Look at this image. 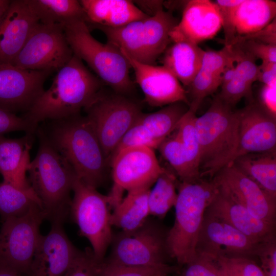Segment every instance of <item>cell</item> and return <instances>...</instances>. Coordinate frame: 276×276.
<instances>
[{
  "label": "cell",
  "mask_w": 276,
  "mask_h": 276,
  "mask_svg": "<svg viewBox=\"0 0 276 276\" xmlns=\"http://www.w3.org/2000/svg\"><path fill=\"white\" fill-rule=\"evenodd\" d=\"M52 84L22 116L33 125L80 113L102 89V81L74 54L56 72Z\"/></svg>",
  "instance_id": "1"
},
{
  "label": "cell",
  "mask_w": 276,
  "mask_h": 276,
  "mask_svg": "<svg viewBox=\"0 0 276 276\" xmlns=\"http://www.w3.org/2000/svg\"><path fill=\"white\" fill-rule=\"evenodd\" d=\"M40 127L77 177L97 189L104 182L108 166L94 129L86 116L78 113L51 120Z\"/></svg>",
  "instance_id": "2"
},
{
  "label": "cell",
  "mask_w": 276,
  "mask_h": 276,
  "mask_svg": "<svg viewBox=\"0 0 276 276\" xmlns=\"http://www.w3.org/2000/svg\"><path fill=\"white\" fill-rule=\"evenodd\" d=\"M36 134L38 148L29 165L28 180L41 201L46 219L64 221L70 211V193L77 176L39 126Z\"/></svg>",
  "instance_id": "3"
},
{
  "label": "cell",
  "mask_w": 276,
  "mask_h": 276,
  "mask_svg": "<svg viewBox=\"0 0 276 276\" xmlns=\"http://www.w3.org/2000/svg\"><path fill=\"white\" fill-rule=\"evenodd\" d=\"M175 220L167 231L166 243L170 258L186 265L196 257V248L205 212L217 191L213 179H200L178 184Z\"/></svg>",
  "instance_id": "4"
},
{
  "label": "cell",
  "mask_w": 276,
  "mask_h": 276,
  "mask_svg": "<svg viewBox=\"0 0 276 276\" xmlns=\"http://www.w3.org/2000/svg\"><path fill=\"white\" fill-rule=\"evenodd\" d=\"M195 127L200 149V172L211 178L229 164L238 140V112L217 95Z\"/></svg>",
  "instance_id": "5"
},
{
  "label": "cell",
  "mask_w": 276,
  "mask_h": 276,
  "mask_svg": "<svg viewBox=\"0 0 276 276\" xmlns=\"http://www.w3.org/2000/svg\"><path fill=\"white\" fill-rule=\"evenodd\" d=\"M63 28L73 54L84 61L104 84L124 96L133 90L134 83L129 75L131 67L118 48L95 39L83 20L72 21Z\"/></svg>",
  "instance_id": "6"
},
{
  "label": "cell",
  "mask_w": 276,
  "mask_h": 276,
  "mask_svg": "<svg viewBox=\"0 0 276 276\" xmlns=\"http://www.w3.org/2000/svg\"><path fill=\"white\" fill-rule=\"evenodd\" d=\"M171 11L162 9L154 15L119 28L96 27L107 42L140 63L154 65L171 43L170 33L178 23Z\"/></svg>",
  "instance_id": "7"
},
{
  "label": "cell",
  "mask_w": 276,
  "mask_h": 276,
  "mask_svg": "<svg viewBox=\"0 0 276 276\" xmlns=\"http://www.w3.org/2000/svg\"><path fill=\"white\" fill-rule=\"evenodd\" d=\"M72 191L69 213L78 226L80 235L89 242L95 259L101 263L113 236L109 197L77 177Z\"/></svg>",
  "instance_id": "8"
},
{
  "label": "cell",
  "mask_w": 276,
  "mask_h": 276,
  "mask_svg": "<svg viewBox=\"0 0 276 276\" xmlns=\"http://www.w3.org/2000/svg\"><path fill=\"white\" fill-rule=\"evenodd\" d=\"M83 110L109 165L121 139L142 112L141 107L126 96L102 89Z\"/></svg>",
  "instance_id": "9"
},
{
  "label": "cell",
  "mask_w": 276,
  "mask_h": 276,
  "mask_svg": "<svg viewBox=\"0 0 276 276\" xmlns=\"http://www.w3.org/2000/svg\"><path fill=\"white\" fill-rule=\"evenodd\" d=\"M167 231L150 219L137 228L113 234L108 262L134 267H155L167 263Z\"/></svg>",
  "instance_id": "10"
},
{
  "label": "cell",
  "mask_w": 276,
  "mask_h": 276,
  "mask_svg": "<svg viewBox=\"0 0 276 276\" xmlns=\"http://www.w3.org/2000/svg\"><path fill=\"white\" fill-rule=\"evenodd\" d=\"M46 219L41 206L36 204L26 213L3 221L0 230V265L24 276L28 272Z\"/></svg>",
  "instance_id": "11"
},
{
  "label": "cell",
  "mask_w": 276,
  "mask_h": 276,
  "mask_svg": "<svg viewBox=\"0 0 276 276\" xmlns=\"http://www.w3.org/2000/svg\"><path fill=\"white\" fill-rule=\"evenodd\" d=\"M63 26L38 22L12 64L21 68L57 72L72 58Z\"/></svg>",
  "instance_id": "12"
},
{
  "label": "cell",
  "mask_w": 276,
  "mask_h": 276,
  "mask_svg": "<svg viewBox=\"0 0 276 276\" xmlns=\"http://www.w3.org/2000/svg\"><path fill=\"white\" fill-rule=\"evenodd\" d=\"M113 186L108 196L113 208L124 191L150 188L164 171L153 149L139 147L122 150L111 157Z\"/></svg>",
  "instance_id": "13"
},
{
  "label": "cell",
  "mask_w": 276,
  "mask_h": 276,
  "mask_svg": "<svg viewBox=\"0 0 276 276\" xmlns=\"http://www.w3.org/2000/svg\"><path fill=\"white\" fill-rule=\"evenodd\" d=\"M222 19L224 45L231 46L240 37L257 32L275 18L276 2L271 0L214 1Z\"/></svg>",
  "instance_id": "14"
},
{
  "label": "cell",
  "mask_w": 276,
  "mask_h": 276,
  "mask_svg": "<svg viewBox=\"0 0 276 276\" xmlns=\"http://www.w3.org/2000/svg\"><path fill=\"white\" fill-rule=\"evenodd\" d=\"M257 243L206 212L198 236L196 256L215 261L218 257H256Z\"/></svg>",
  "instance_id": "15"
},
{
  "label": "cell",
  "mask_w": 276,
  "mask_h": 276,
  "mask_svg": "<svg viewBox=\"0 0 276 276\" xmlns=\"http://www.w3.org/2000/svg\"><path fill=\"white\" fill-rule=\"evenodd\" d=\"M51 73L0 64V109L14 113L27 112L44 91Z\"/></svg>",
  "instance_id": "16"
},
{
  "label": "cell",
  "mask_w": 276,
  "mask_h": 276,
  "mask_svg": "<svg viewBox=\"0 0 276 276\" xmlns=\"http://www.w3.org/2000/svg\"><path fill=\"white\" fill-rule=\"evenodd\" d=\"M64 221L51 222L45 235H41L29 269L24 276H63L82 251L71 242L63 229Z\"/></svg>",
  "instance_id": "17"
},
{
  "label": "cell",
  "mask_w": 276,
  "mask_h": 276,
  "mask_svg": "<svg viewBox=\"0 0 276 276\" xmlns=\"http://www.w3.org/2000/svg\"><path fill=\"white\" fill-rule=\"evenodd\" d=\"M213 180L253 216L275 224L276 201L233 164L220 169Z\"/></svg>",
  "instance_id": "18"
},
{
  "label": "cell",
  "mask_w": 276,
  "mask_h": 276,
  "mask_svg": "<svg viewBox=\"0 0 276 276\" xmlns=\"http://www.w3.org/2000/svg\"><path fill=\"white\" fill-rule=\"evenodd\" d=\"M238 112L237 145L230 164L248 153L275 150V118L254 101Z\"/></svg>",
  "instance_id": "19"
},
{
  "label": "cell",
  "mask_w": 276,
  "mask_h": 276,
  "mask_svg": "<svg viewBox=\"0 0 276 276\" xmlns=\"http://www.w3.org/2000/svg\"><path fill=\"white\" fill-rule=\"evenodd\" d=\"M122 53L133 70L135 82L142 89L144 101L148 105L161 107L182 102L189 106L186 89L166 67L142 63Z\"/></svg>",
  "instance_id": "20"
},
{
  "label": "cell",
  "mask_w": 276,
  "mask_h": 276,
  "mask_svg": "<svg viewBox=\"0 0 276 276\" xmlns=\"http://www.w3.org/2000/svg\"><path fill=\"white\" fill-rule=\"evenodd\" d=\"M222 28V19L214 2L191 0L186 3L180 20L170 33L171 42L199 43L214 38Z\"/></svg>",
  "instance_id": "21"
},
{
  "label": "cell",
  "mask_w": 276,
  "mask_h": 276,
  "mask_svg": "<svg viewBox=\"0 0 276 276\" xmlns=\"http://www.w3.org/2000/svg\"><path fill=\"white\" fill-rule=\"evenodd\" d=\"M217 188L206 209L207 213L222 220L256 242L275 236V224L255 217L228 192L218 186Z\"/></svg>",
  "instance_id": "22"
},
{
  "label": "cell",
  "mask_w": 276,
  "mask_h": 276,
  "mask_svg": "<svg viewBox=\"0 0 276 276\" xmlns=\"http://www.w3.org/2000/svg\"><path fill=\"white\" fill-rule=\"evenodd\" d=\"M39 22L27 0H12L0 22V64H12Z\"/></svg>",
  "instance_id": "23"
},
{
  "label": "cell",
  "mask_w": 276,
  "mask_h": 276,
  "mask_svg": "<svg viewBox=\"0 0 276 276\" xmlns=\"http://www.w3.org/2000/svg\"><path fill=\"white\" fill-rule=\"evenodd\" d=\"M231 46L220 50L204 51L200 67L188 87L189 110L196 113L203 99L221 85L223 73L232 60Z\"/></svg>",
  "instance_id": "24"
},
{
  "label": "cell",
  "mask_w": 276,
  "mask_h": 276,
  "mask_svg": "<svg viewBox=\"0 0 276 276\" xmlns=\"http://www.w3.org/2000/svg\"><path fill=\"white\" fill-rule=\"evenodd\" d=\"M89 30L96 27L119 28L149 17L129 0H81Z\"/></svg>",
  "instance_id": "25"
},
{
  "label": "cell",
  "mask_w": 276,
  "mask_h": 276,
  "mask_svg": "<svg viewBox=\"0 0 276 276\" xmlns=\"http://www.w3.org/2000/svg\"><path fill=\"white\" fill-rule=\"evenodd\" d=\"M35 134L26 133L16 139L0 136V174L4 181L21 188L31 187L26 174Z\"/></svg>",
  "instance_id": "26"
},
{
  "label": "cell",
  "mask_w": 276,
  "mask_h": 276,
  "mask_svg": "<svg viewBox=\"0 0 276 276\" xmlns=\"http://www.w3.org/2000/svg\"><path fill=\"white\" fill-rule=\"evenodd\" d=\"M171 43L163 53V65L183 87H188L200 67L204 50L198 44L189 41Z\"/></svg>",
  "instance_id": "27"
},
{
  "label": "cell",
  "mask_w": 276,
  "mask_h": 276,
  "mask_svg": "<svg viewBox=\"0 0 276 276\" xmlns=\"http://www.w3.org/2000/svg\"><path fill=\"white\" fill-rule=\"evenodd\" d=\"M231 164L276 201L275 150L248 153L237 157Z\"/></svg>",
  "instance_id": "28"
},
{
  "label": "cell",
  "mask_w": 276,
  "mask_h": 276,
  "mask_svg": "<svg viewBox=\"0 0 276 276\" xmlns=\"http://www.w3.org/2000/svg\"><path fill=\"white\" fill-rule=\"evenodd\" d=\"M150 188L127 191L126 196L113 209L110 220L112 226L122 231H131L140 227L150 216L148 195Z\"/></svg>",
  "instance_id": "29"
},
{
  "label": "cell",
  "mask_w": 276,
  "mask_h": 276,
  "mask_svg": "<svg viewBox=\"0 0 276 276\" xmlns=\"http://www.w3.org/2000/svg\"><path fill=\"white\" fill-rule=\"evenodd\" d=\"M39 22L64 26L75 20L86 21V17L77 0H27Z\"/></svg>",
  "instance_id": "30"
},
{
  "label": "cell",
  "mask_w": 276,
  "mask_h": 276,
  "mask_svg": "<svg viewBox=\"0 0 276 276\" xmlns=\"http://www.w3.org/2000/svg\"><path fill=\"white\" fill-rule=\"evenodd\" d=\"M189 109L187 104L176 102L165 106L154 112H142L136 122L144 125L155 138L163 142L175 130Z\"/></svg>",
  "instance_id": "31"
},
{
  "label": "cell",
  "mask_w": 276,
  "mask_h": 276,
  "mask_svg": "<svg viewBox=\"0 0 276 276\" xmlns=\"http://www.w3.org/2000/svg\"><path fill=\"white\" fill-rule=\"evenodd\" d=\"M36 204L42 206L31 187L21 188L4 181L0 183V215L3 221L20 216Z\"/></svg>",
  "instance_id": "32"
},
{
  "label": "cell",
  "mask_w": 276,
  "mask_h": 276,
  "mask_svg": "<svg viewBox=\"0 0 276 276\" xmlns=\"http://www.w3.org/2000/svg\"><path fill=\"white\" fill-rule=\"evenodd\" d=\"M154 183L148 195L150 215L162 219L175 205L178 183L176 175L164 168Z\"/></svg>",
  "instance_id": "33"
},
{
  "label": "cell",
  "mask_w": 276,
  "mask_h": 276,
  "mask_svg": "<svg viewBox=\"0 0 276 276\" xmlns=\"http://www.w3.org/2000/svg\"><path fill=\"white\" fill-rule=\"evenodd\" d=\"M158 149L181 182H194L201 179L192 168L182 143L175 134L166 138Z\"/></svg>",
  "instance_id": "34"
},
{
  "label": "cell",
  "mask_w": 276,
  "mask_h": 276,
  "mask_svg": "<svg viewBox=\"0 0 276 276\" xmlns=\"http://www.w3.org/2000/svg\"><path fill=\"white\" fill-rule=\"evenodd\" d=\"M195 114L189 109L178 124L175 134L181 142L192 168L200 176V149L195 127Z\"/></svg>",
  "instance_id": "35"
},
{
  "label": "cell",
  "mask_w": 276,
  "mask_h": 276,
  "mask_svg": "<svg viewBox=\"0 0 276 276\" xmlns=\"http://www.w3.org/2000/svg\"><path fill=\"white\" fill-rule=\"evenodd\" d=\"M177 270L168 264L155 267H134L113 263L104 260L97 276H167Z\"/></svg>",
  "instance_id": "36"
},
{
  "label": "cell",
  "mask_w": 276,
  "mask_h": 276,
  "mask_svg": "<svg viewBox=\"0 0 276 276\" xmlns=\"http://www.w3.org/2000/svg\"><path fill=\"white\" fill-rule=\"evenodd\" d=\"M214 261L222 276H266L252 258L221 257Z\"/></svg>",
  "instance_id": "37"
},
{
  "label": "cell",
  "mask_w": 276,
  "mask_h": 276,
  "mask_svg": "<svg viewBox=\"0 0 276 276\" xmlns=\"http://www.w3.org/2000/svg\"><path fill=\"white\" fill-rule=\"evenodd\" d=\"M162 143L144 125L135 121L121 139L112 157L118 152L130 148L146 147L153 150L158 149Z\"/></svg>",
  "instance_id": "38"
},
{
  "label": "cell",
  "mask_w": 276,
  "mask_h": 276,
  "mask_svg": "<svg viewBox=\"0 0 276 276\" xmlns=\"http://www.w3.org/2000/svg\"><path fill=\"white\" fill-rule=\"evenodd\" d=\"M218 96L226 104L233 107L241 99L246 98L250 102L254 101L252 86L237 74L231 80L221 84Z\"/></svg>",
  "instance_id": "39"
},
{
  "label": "cell",
  "mask_w": 276,
  "mask_h": 276,
  "mask_svg": "<svg viewBox=\"0 0 276 276\" xmlns=\"http://www.w3.org/2000/svg\"><path fill=\"white\" fill-rule=\"evenodd\" d=\"M101 263L96 260L91 249H86L81 251L63 276H97Z\"/></svg>",
  "instance_id": "40"
},
{
  "label": "cell",
  "mask_w": 276,
  "mask_h": 276,
  "mask_svg": "<svg viewBox=\"0 0 276 276\" xmlns=\"http://www.w3.org/2000/svg\"><path fill=\"white\" fill-rule=\"evenodd\" d=\"M256 257L260 260V266L266 276H276L275 236L259 243Z\"/></svg>",
  "instance_id": "41"
},
{
  "label": "cell",
  "mask_w": 276,
  "mask_h": 276,
  "mask_svg": "<svg viewBox=\"0 0 276 276\" xmlns=\"http://www.w3.org/2000/svg\"><path fill=\"white\" fill-rule=\"evenodd\" d=\"M37 128L23 116L0 109V136L17 131L35 134Z\"/></svg>",
  "instance_id": "42"
},
{
  "label": "cell",
  "mask_w": 276,
  "mask_h": 276,
  "mask_svg": "<svg viewBox=\"0 0 276 276\" xmlns=\"http://www.w3.org/2000/svg\"><path fill=\"white\" fill-rule=\"evenodd\" d=\"M180 276H222L214 261L196 256L186 264Z\"/></svg>",
  "instance_id": "43"
},
{
  "label": "cell",
  "mask_w": 276,
  "mask_h": 276,
  "mask_svg": "<svg viewBox=\"0 0 276 276\" xmlns=\"http://www.w3.org/2000/svg\"><path fill=\"white\" fill-rule=\"evenodd\" d=\"M250 54L256 59L276 63V45L266 44L251 40H246L235 43Z\"/></svg>",
  "instance_id": "44"
},
{
  "label": "cell",
  "mask_w": 276,
  "mask_h": 276,
  "mask_svg": "<svg viewBox=\"0 0 276 276\" xmlns=\"http://www.w3.org/2000/svg\"><path fill=\"white\" fill-rule=\"evenodd\" d=\"M246 40H251L266 44L276 45L275 18L260 31L237 39L234 44Z\"/></svg>",
  "instance_id": "45"
},
{
  "label": "cell",
  "mask_w": 276,
  "mask_h": 276,
  "mask_svg": "<svg viewBox=\"0 0 276 276\" xmlns=\"http://www.w3.org/2000/svg\"><path fill=\"white\" fill-rule=\"evenodd\" d=\"M276 82L263 84L260 91V104L273 117H276Z\"/></svg>",
  "instance_id": "46"
},
{
  "label": "cell",
  "mask_w": 276,
  "mask_h": 276,
  "mask_svg": "<svg viewBox=\"0 0 276 276\" xmlns=\"http://www.w3.org/2000/svg\"><path fill=\"white\" fill-rule=\"evenodd\" d=\"M258 81L263 84L276 82V63L262 61L258 65Z\"/></svg>",
  "instance_id": "47"
},
{
  "label": "cell",
  "mask_w": 276,
  "mask_h": 276,
  "mask_svg": "<svg viewBox=\"0 0 276 276\" xmlns=\"http://www.w3.org/2000/svg\"><path fill=\"white\" fill-rule=\"evenodd\" d=\"M133 2L146 15L151 16L163 8V1H145Z\"/></svg>",
  "instance_id": "48"
},
{
  "label": "cell",
  "mask_w": 276,
  "mask_h": 276,
  "mask_svg": "<svg viewBox=\"0 0 276 276\" xmlns=\"http://www.w3.org/2000/svg\"><path fill=\"white\" fill-rule=\"evenodd\" d=\"M0 276H23L19 273L0 265Z\"/></svg>",
  "instance_id": "49"
},
{
  "label": "cell",
  "mask_w": 276,
  "mask_h": 276,
  "mask_svg": "<svg viewBox=\"0 0 276 276\" xmlns=\"http://www.w3.org/2000/svg\"><path fill=\"white\" fill-rule=\"evenodd\" d=\"M11 0H0V22Z\"/></svg>",
  "instance_id": "50"
}]
</instances>
